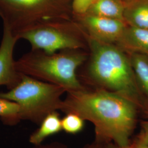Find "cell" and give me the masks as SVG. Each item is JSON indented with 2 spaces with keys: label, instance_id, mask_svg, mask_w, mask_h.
I'll return each instance as SVG.
<instances>
[{
  "label": "cell",
  "instance_id": "obj_3",
  "mask_svg": "<svg viewBox=\"0 0 148 148\" xmlns=\"http://www.w3.org/2000/svg\"><path fill=\"white\" fill-rule=\"evenodd\" d=\"M86 59L85 53L79 50L53 54L31 50L16 60L15 65L20 73L59 86L68 92L85 88L76 73Z\"/></svg>",
  "mask_w": 148,
  "mask_h": 148
},
{
  "label": "cell",
  "instance_id": "obj_9",
  "mask_svg": "<svg viewBox=\"0 0 148 148\" xmlns=\"http://www.w3.org/2000/svg\"><path fill=\"white\" fill-rule=\"evenodd\" d=\"M125 52L148 56V29L128 25L116 44Z\"/></svg>",
  "mask_w": 148,
  "mask_h": 148
},
{
  "label": "cell",
  "instance_id": "obj_13",
  "mask_svg": "<svg viewBox=\"0 0 148 148\" xmlns=\"http://www.w3.org/2000/svg\"><path fill=\"white\" fill-rule=\"evenodd\" d=\"M125 6L121 0H97L87 14L123 21Z\"/></svg>",
  "mask_w": 148,
  "mask_h": 148
},
{
  "label": "cell",
  "instance_id": "obj_19",
  "mask_svg": "<svg viewBox=\"0 0 148 148\" xmlns=\"http://www.w3.org/2000/svg\"><path fill=\"white\" fill-rule=\"evenodd\" d=\"M132 143L134 148H148V144L138 136L132 141Z\"/></svg>",
  "mask_w": 148,
  "mask_h": 148
},
{
  "label": "cell",
  "instance_id": "obj_4",
  "mask_svg": "<svg viewBox=\"0 0 148 148\" xmlns=\"http://www.w3.org/2000/svg\"><path fill=\"white\" fill-rule=\"evenodd\" d=\"M66 90L57 86L22 74L21 82L0 97L13 101L20 106L21 120L40 125L53 111L60 110L62 97Z\"/></svg>",
  "mask_w": 148,
  "mask_h": 148
},
{
  "label": "cell",
  "instance_id": "obj_2",
  "mask_svg": "<svg viewBox=\"0 0 148 148\" xmlns=\"http://www.w3.org/2000/svg\"><path fill=\"white\" fill-rule=\"evenodd\" d=\"M86 38L90 53L88 74L92 84L132 101L148 119V104L138 87L129 55L116 45Z\"/></svg>",
  "mask_w": 148,
  "mask_h": 148
},
{
  "label": "cell",
  "instance_id": "obj_11",
  "mask_svg": "<svg viewBox=\"0 0 148 148\" xmlns=\"http://www.w3.org/2000/svg\"><path fill=\"white\" fill-rule=\"evenodd\" d=\"M123 21L128 25L148 29V0H134L126 4Z\"/></svg>",
  "mask_w": 148,
  "mask_h": 148
},
{
  "label": "cell",
  "instance_id": "obj_14",
  "mask_svg": "<svg viewBox=\"0 0 148 148\" xmlns=\"http://www.w3.org/2000/svg\"><path fill=\"white\" fill-rule=\"evenodd\" d=\"M0 118L4 124L14 126L21 120L18 103L0 97Z\"/></svg>",
  "mask_w": 148,
  "mask_h": 148
},
{
  "label": "cell",
  "instance_id": "obj_1",
  "mask_svg": "<svg viewBox=\"0 0 148 148\" xmlns=\"http://www.w3.org/2000/svg\"><path fill=\"white\" fill-rule=\"evenodd\" d=\"M60 110L75 113L95 126V142L127 145L137 124L139 109L132 101L106 90L95 88L66 92Z\"/></svg>",
  "mask_w": 148,
  "mask_h": 148
},
{
  "label": "cell",
  "instance_id": "obj_12",
  "mask_svg": "<svg viewBox=\"0 0 148 148\" xmlns=\"http://www.w3.org/2000/svg\"><path fill=\"white\" fill-rule=\"evenodd\" d=\"M128 54L138 87L148 104V56L139 53Z\"/></svg>",
  "mask_w": 148,
  "mask_h": 148
},
{
  "label": "cell",
  "instance_id": "obj_8",
  "mask_svg": "<svg viewBox=\"0 0 148 148\" xmlns=\"http://www.w3.org/2000/svg\"><path fill=\"white\" fill-rule=\"evenodd\" d=\"M18 40L13 32L3 27L0 44V86H5L9 90L16 87L22 77V74L16 69L14 59V49Z\"/></svg>",
  "mask_w": 148,
  "mask_h": 148
},
{
  "label": "cell",
  "instance_id": "obj_6",
  "mask_svg": "<svg viewBox=\"0 0 148 148\" xmlns=\"http://www.w3.org/2000/svg\"><path fill=\"white\" fill-rule=\"evenodd\" d=\"M78 33V26L71 20H60L38 23L14 35L18 40L29 43L32 50L53 54L58 51L84 48Z\"/></svg>",
  "mask_w": 148,
  "mask_h": 148
},
{
  "label": "cell",
  "instance_id": "obj_20",
  "mask_svg": "<svg viewBox=\"0 0 148 148\" xmlns=\"http://www.w3.org/2000/svg\"><path fill=\"white\" fill-rule=\"evenodd\" d=\"M102 147L103 148H134L132 143V141H131V143L130 144L127 145H124V146L119 145L115 143H109L102 145Z\"/></svg>",
  "mask_w": 148,
  "mask_h": 148
},
{
  "label": "cell",
  "instance_id": "obj_21",
  "mask_svg": "<svg viewBox=\"0 0 148 148\" xmlns=\"http://www.w3.org/2000/svg\"><path fill=\"white\" fill-rule=\"evenodd\" d=\"M121 1L126 5V4H127V3L132 2V1H134V0H121Z\"/></svg>",
  "mask_w": 148,
  "mask_h": 148
},
{
  "label": "cell",
  "instance_id": "obj_16",
  "mask_svg": "<svg viewBox=\"0 0 148 148\" xmlns=\"http://www.w3.org/2000/svg\"><path fill=\"white\" fill-rule=\"evenodd\" d=\"M96 1L97 0H72V14L76 16L85 15Z\"/></svg>",
  "mask_w": 148,
  "mask_h": 148
},
{
  "label": "cell",
  "instance_id": "obj_18",
  "mask_svg": "<svg viewBox=\"0 0 148 148\" xmlns=\"http://www.w3.org/2000/svg\"><path fill=\"white\" fill-rule=\"evenodd\" d=\"M138 136L148 145V119L140 122V131Z\"/></svg>",
  "mask_w": 148,
  "mask_h": 148
},
{
  "label": "cell",
  "instance_id": "obj_15",
  "mask_svg": "<svg viewBox=\"0 0 148 148\" xmlns=\"http://www.w3.org/2000/svg\"><path fill=\"white\" fill-rule=\"evenodd\" d=\"M85 120L75 113H67L62 119V131L70 134H76L82 131L85 127Z\"/></svg>",
  "mask_w": 148,
  "mask_h": 148
},
{
  "label": "cell",
  "instance_id": "obj_17",
  "mask_svg": "<svg viewBox=\"0 0 148 148\" xmlns=\"http://www.w3.org/2000/svg\"><path fill=\"white\" fill-rule=\"evenodd\" d=\"M32 148H68V147L62 143H52L46 145H42L41 144L40 145H35ZM85 148H103V147L102 145L94 142L93 144L86 146Z\"/></svg>",
  "mask_w": 148,
  "mask_h": 148
},
{
  "label": "cell",
  "instance_id": "obj_10",
  "mask_svg": "<svg viewBox=\"0 0 148 148\" xmlns=\"http://www.w3.org/2000/svg\"><path fill=\"white\" fill-rule=\"evenodd\" d=\"M62 119L57 111H53L45 117L40 127L29 137V142L34 145H40L48 137L62 131Z\"/></svg>",
  "mask_w": 148,
  "mask_h": 148
},
{
  "label": "cell",
  "instance_id": "obj_7",
  "mask_svg": "<svg viewBox=\"0 0 148 148\" xmlns=\"http://www.w3.org/2000/svg\"><path fill=\"white\" fill-rule=\"evenodd\" d=\"M76 18L86 36L108 44L116 45L127 26L123 21L88 14Z\"/></svg>",
  "mask_w": 148,
  "mask_h": 148
},
{
  "label": "cell",
  "instance_id": "obj_5",
  "mask_svg": "<svg viewBox=\"0 0 148 148\" xmlns=\"http://www.w3.org/2000/svg\"><path fill=\"white\" fill-rule=\"evenodd\" d=\"M72 0H0V18L16 34L38 23L71 20Z\"/></svg>",
  "mask_w": 148,
  "mask_h": 148
}]
</instances>
